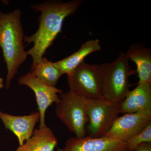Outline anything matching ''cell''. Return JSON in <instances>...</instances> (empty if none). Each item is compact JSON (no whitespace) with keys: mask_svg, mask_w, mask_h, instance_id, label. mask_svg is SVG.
<instances>
[{"mask_svg":"<svg viewBox=\"0 0 151 151\" xmlns=\"http://www.w3.org/2000/svg\"><path fill=\"white\" fill-rule=\"evenodd\" d=\"M87 100L69 91L60 93L59 101L56 104L57 117L78 138L86 137V124L89 121Z\"/></svg>","mask_w":151,"mask_h":151,"instance_id":"277c9868","label":"cell"},{"mask_svg":"<svg viewBox=\"0 0 151 151\" xmlns=\"http://www.w3.org/2000/svg\"><path fill=\"white\" fill-rule=\"evenodd\" d=\"M4 87V81L3 78L0 76V90Z\"/></svg>","mask_w":151,"mask_h":151,"instance_id":"ac0fdd59","label":"cell"},{"mask_svg":"<svg viewBox=\"0 0 151 151\" xmlns=\"http://www.w3.org/2000/svg\"><path fill=\"white\" fill-rule=\"evenodd\" d=\"M87 113L89 124V137L98 138L103 137L112 126L120 114L119 105L104 99H87Z\"/></svg>","mask_w":151,"mask_h":151,"instance_id":"8992f818","label":"cell"},{"mask_svg":"<svg viewBox=\"0 0 151 151\" xmlns=\"http://www.w3.org/2000/svg\"><path fill=\"white\" fill-rule=\"evenodd\" d=\"M31 73L42 82L49 86H55L63 73L53 63L42 57L37 63L31 66Z\"/></svg>","mask_w":151,"mask_h":151,"instance_id":"9a60e30c","label":"cell"},{"mask_svg":"<svg viewBox=\"0 0 151 151\" xmlns=\"http://www.w3.org/2000/svg\"><path fill=\"white\" fill-rule=\"evenodd\" d=\"M70 90L86 99H103L99 65L89 64L84 62L67 76Z\"/></svg>","mask_w":151,"mask_h":151,"instance_id":"5b68a950","label":"cell"},{"mask_svg":"<svg viewBox=\"0 0 151 151\" xmlns=\"http://www.w3.org/2000/svg\"><path fill=\"white\" fill-rule=\"evenodd\" d=\"M58 144L52 130L46 126L34 130L32 137L16 151H53Z\"/></svg>","mask_w":151,"mask_h":151,"instance_id":"5bb4252c","label":"cell"},{"mask_svg":"<svg viewBox=\"0 0 151 151\" xmlns=\"http://www.w3.org/2000/svg\"><path fill=\"white\" fill-rule=\"evenodd\" d=\"M21 17V12L19 9L8 13L0 12V48L6 64L7 89L28 55L24 47V35Z\"/></svg>","mask_w":151,"mask_h":151,"instance_id":"7a4b0ae2","label":"cell"},{"mask_svg":"<svg viewBox=\"0 0 151 151\" xmlns=\"http://www.w3.org/2000/svg\"><path fill=\"white\" fill-rule=\"evenodd\" d=\"M18 83L29 87L35 94L38 112L40 114L39 128L46 126L45 115L47 109L53 103L56 104L59 100V96L63 92L55 86H49L39 80L31 72L21 76Z\"/></svg>","mask_w":151,"mask_h":151,"instance_id":"52a82bcc","label":"cell"},{"mask_svg":"<svg viewBox=\"0 0 151 151\" xmlns=\"http://www.w3.org/2000/svg\"><path fill=\"white\" fill-rule=\"evenodd\" d=\"M134 151H151V142L141 143L137 146Z\"/></svg>","mask_w":151,"mask_h":151,"instance_id":"e0dca14e","label":"cell"},{"mask_svg":"<svg viewBox=\"0 0 151 151\" xmlns=\"http://www.w3.org/2000/svg\"><path fill=\"white\" fill-rule=\"evenodd\" d=\"M64 151H128L127 143L103 136L92 138H70L65 142Z\"/></svg>","mask_w":151,"mask_h":151,"instance_id":"9c48e42d","label":"cell"},{"mask_svg":"<svg viewBox=\"0 0 151 151\" xmlns=\"http://www.w3.org/2000/svg\"><path fill=\"white\" fill-rule=\"evenodd\" d=\"M151 122V116L140 113H126L116 118L103 136L129 142Z\"/></svg>","mask_w":151,"mask_h":151,"instance_id":"ba28073f","label":"cell"},{"mask_svg":"<svg viewBox=\"0 0 151 151\" xmlns=\"http://www.w3.org/2000/svg\"><path fill=\"white\" fill-rule=\"evenodd\" d=\"M82 1L47 2L31 6L35 12H40L39 27L37 31L30 36H24V41L33 46L28 51V55L32 58L33 66L43 57L52 44L57 36L61 32L64 19L74 13L81 5Z\"/></svg>","mask_w":151,"mask_h":151,"instance_id":"6da1fadb","label":"cell"},{"mask_svg":"<svg viewBox=\"0 0 151 151\" xmlns=\"http://www.w3.org/2000/svg\"><path fill=\"white\" fill-rule=\"evenodd\" d=\"M129 60L123 52L113 62L99 65L103 99L120 105L130 88L129 77L134 73Z\"/></svg>","mask_w":151,"mask_h":151,"instance_id":"3957f363","label":"cell"},{"mask_svg":"<svg viewBox=\"0 0 151 151\" xmlns=\"http://www.w3.org/2000/svg\"><path fill=\"white\" fill-rule=\"evenodd\" d=\"M126 56L135 63L137 67L140 83L151 84V50L140 44L135 43L130 46Z\"/></svg>","mask_w":151,"mask_h":151,"instance_id":"7c38bea8","label":"cell"},{"mask_svg":"<svg viewBox=\"0 0 151 151\" xmlns=\"http://www.w3.org/2000/svg\"><path fill=\"white\" fill-rule=\"evenodd\" d=\"M119 112L151 116V84L140 83L134 89L129 91L119 105Z\"/></svg>","mask_w":151,"mask_h":151,"instance_id":"30bf717a","label":"cell"},{"mask_svg":"<svg viewBox=\"0 0 151 151\" xmlns=\"http://www.w3.org/2000/svg\"><path fill=\"white\" fill-rule=\"evenodd\" d=\"M101 49L100 41L98 39L91 40L84 42L78 51L59 61L53 63L55 66L59 69L63 74L70 75L74 69L89 55Z\"/></svg>","mask_w":151,"mask_h":151,"instance_id":"4fadbf2b","label":"cell"},{"mask_svg":"<svg viewBox=\"0 0 151 151\" xmlns=\"http://www.w3.org/2000/svg\"><path fill=\"white\" fill-rule=\"evenodd\" d=\"M56 151H64V150H63V149L58 148L57 149Z\"/></svg>","mask_w":151,"mask_h":151,"instance_id":"d6986e66","label":"cell"},{"mask_svg":"<svg viewBox=\"0 0 151 151\" xmlns=\"http://www.w3.org/2000/svg\"><path fill=\"white\" fill-rule=\"evenodd\" d=\"M0 119L6 129L15 135L21 146L32 137L36 124L40 120L39 112L29 115L15 116L0 111Z\"/></svg>","mask_w":151,"mask_h":151,"instance_id":"8fae6325","label":"cell"},{"mask_svg":"<svg viewBox=\"0 0 151 151\" xmlns=\"http://www.w3.org/2000/svg\"><path fill=\"white\" fill-rule=\"evenodd\" d=\"M144 142H151V122L142 132L127 142V151H134L137 146Z\"/></svg>","mask_w":151,"mask_h":151,"instance_id":"2e32d148","label":"cell"}]
</instances>
